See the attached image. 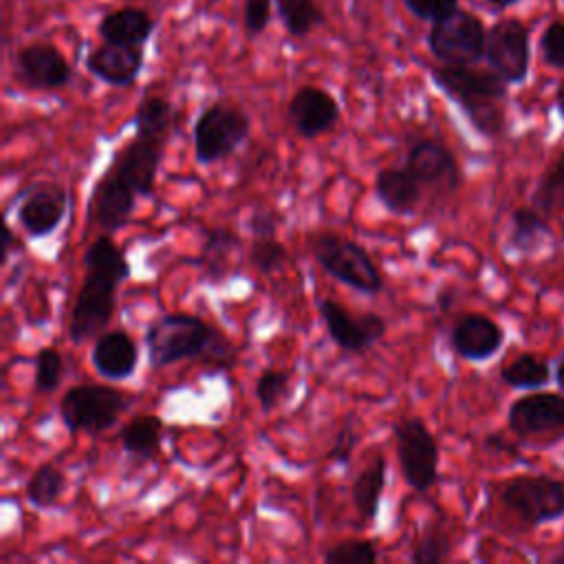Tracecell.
<instances>
[{"instance_id":"6da1fadb","label":"cell","mask_w":564,"mask_h":564,"mask_svg":"<svg viewBox=\"0 0 564 564\" xmlns=\"http://www.w3.org/2000/svg\"><path fill=\"white\" fill-rule=\"evenodd\" d=\"M86 275L75 295L68 322L73 344L99 337L112 319L117 291L130 278L132 269L126 253L112 240V234H99L84 251Z\"/></svg>"},{"instance_id":"7a4b0ae2","label":"cell","mask_w":564,"mask_h":564,"mask_svg":"<svg viewBox=\"0 0 564 564\" xmlns=\"http://www.w3.org/2000/svg\"><path fill=\"white\" fill-rule=\"evenodd\" d=\"M434 84L465 112L469 123L485 137L496 139L505 130L507 82L496 70L443 64L432 68Z\"/></svg>"},{"instance_id":"3957f363","label":"cell","mask_w":564,"mask_h":564,"mask_svg":"<svg viewBox=\"0 0 564 564\" xmlns=\"http://www.w3.org/2000/svg\"><path fill=\"white\" fill-rule=\"evenodd\" d=\"M148 364L154 370L167 368L183 359L227 355L220 335L212 324L192 313H165L148 324L143 335Z\"/></svg>"},{"instance_id":"277c9868","label":"cell","mask_w":564,"mask_h":564,"mask_svg":"<svg viewBox=\"0 0 564 564\" xmlns=\"http://www.w3.org/2000/svg\"><path fill=\"white\" fill-rule=\"evenodd\" d=\"M311 253L330 278L352 291L364 295H377L383 291V275L359 242L339 234H319L311 242Z\"/></svg>"},{"instance_id":"5b68a950","label":"cell","mask_w":564,"mask_h":564,"mask_svg":"<svg viewBox=\"0 0 564 564\" xmlns=\"http://www.w3.org/2000/svg\"><path fill=\"white\" fill-rule=\"evenodd\" d=\"M128 394L104 383H79L59 399V419L70 434H99L110 430L128 410Z\"/></svg>"},{"instance_id":"8992f818","label":"cell","mask_w":564,"mask_h":564,"mask_svg":"<svg viewBox=\"0 0 564 564\" xmlns=\"http://www.w3.org/2000/svg\"><path fill=\"white\" fill-rule=\"evenodd\" d=\"M249 130L251 121L245 110L227 101L209 104L194 121V159L200 165L227 159L249 137Z\"/></svg>"},{"instance_id":"52a82bcc","label":"cell","mask_w":564,"mask_h":564,"mask_svg":"<svg viewBox=\"0 0 564 564\" xmlns=\"http://www.w3.org/2000/svg\"><path fill=\"white\" fill-rule=\"evenodd\" d=\"M403 480L414 491H427L438 480V443L421 416H403L392 427Z\"/></svg>"},{"instance_id":"ba28073f","label":"cell","mask_w":564,"mask_h":564,"mask_svg":"<svg viewBox=\"0 0 564 564\" xmlns=\"http://www.w3.org/2000/svg\"><path fill=\"white\" fill-rule=\"evenodd\" d=\"M500 500L524 524L538 527L564 516V482L546 474H522L502 485Z\"/></svg>"},{"instance_id":"9c48e42d","label":"cell","mask_w":564,"mask_h":564,"mask_svg":"<svg viewBox=\"0 0 564 564\" xmlns=\"http://www.w3.org/2000/svg\"><path fill=\"white\" fill-rule=\"evenodd\" d=\"M487 31L482 22L463 9L434 20L427 33V46L432 55L443 64L469 66L485 55Z\"/></svg>"},{"instance_id":"30bf717a","label":"cell","mask_w":564,"mask_h":564,"mask_svg":"<svg viewBox=\"0 0 564 564\" xmlns=\"http://www.w3.org/2000/svg\"><path fill=\"white\" fill-rule=\"evenodd\" d=\"M68 214V192L53 181H35L15 196V220L31 238L51 236Z\"/></svg>"},{"instance_id":"8fae6325","label":"cell","mask_w":564,"mask_h":564,"mask_svg":"<svg viewBox=\"0 0 564 564\" xmlns=\"http://www.w3.org/2000/svg\"><path fill=\"white\" fill-rule=\"evenodd\" d=\"M317 313L335 346L361 355L386 335V319L379 313L355 315L330 297L317 300Z\"/></svg>"},{"instance_id":"7c38bea8","label":"cell","mask_w":564,"mask_h":564,"mask_svg":"<svg viewBox=\"0 0 564 564\" xmlns=\"http://www.w3.org/2000/svg\"><path fill=\"white\" fill-rule=\"evenodd\" d=\"M485 59L507 84H522L529 73V31L520 20L507 18L487 31Z\"/></svg>"},{"instance_id":"4fadbf2b","label":"cell","mask_w":564,"mask_h":564,"mask_svg":"<svg viewBox=\"0 0 564 564\" xmlns=\"http://www.w3.org/2000/svg\"><path fill=\"white\" fill-rule=\"evenodd\" d=\"M165 139L137 134L115 154L110 170L137 192V196H150L154 192L156 172L161 167Z\"/></svg>"},{"instance_id":"5bb4252c","label":"cell","mask_w":564,"mask_h":564,"mask_svg":"<svg viewBox=\"0 0 564 564\" xmlns=\"http://www.w3.org/2000/svg\"><path fill=\"white\" fill-rule=\"evenodd\" d=\"M507 423L520 438L564 432V394L542 390L529 392L509 405Z\"/></svg>"},{"instance_id":"9a60e30c","label":"cell","mask_w":564,"mask_h":564,"mask_svg":"<svg viewBox=\"0 0 564 564\" xmlns=\"http://www.w3.org/2000/svg\"><path fill=\"white\" fill-rule=\"evenodd\" d=\"M137 205V192L128 187L110 167L93 185L88 200V223L104 234L123 229Z\"/></svg>"},{"instance_id":"2e32d148","label":"cell","mask_w":564,"mask_h":564,"mask_svg":"<svg viewBox=\"0 0 564 564\" xmlns=\"http://www.w3.org/2000/svg\"><path fill=\"white\" fill-rule=\"evenodd\" d=\"M502 326L485 313H465L449 330L452 350L467 361H487L502 348Z\"/></svg>"},{"instance_id":"e0dca14e","label":"cell","mask_w":564,"mask_h":564,"mask_svg":"<svg viewBox=\"0 0 564 564\" xmlns=\"http://www.w3.org/2000/svg\"><path fill=\"white\" fill-rule=\"evenodd\" d=\"M286 117L302 139H315L339 121V104L324 88L302 86L291 97Z\"/></svg>"},{"instance_id":"ac0fdd59","label":"cell","mask_w":564,"mask_h":564,"mask_svg":"<svg viewBox=\"0 0 564 564\" xmlns=\"http://www.w3.org/2000/svg\"><path fill=\"white\" fill-rule=\"evenodd\" d=\"M405 165L410 172L430 187H445L454 192L460 181V170L454 152L438 139H419L408 148Z\"/></svg>"},{"instance_id":"d6986e66","label":"cell","mask_w":564,"mask_h":564,"mask_svg":"<svg viewBox=\"0 0 564 564\" xmlns=\"http://www.w3.org/2000/svg\"><path fill=\"white\" fill-rule=\"evenodd\" d=\"M15 70L20 79L37 90L62 88L70 82V66L57 46L46 42H35L18 51Z\"/></svg>"},{"instance_id":"ffe728a7","label":"cell","mask_w":564,"mask_h":564,"mask_svg":"<svg viewBox=\"0 0 564 564\" xmlns=\"http://www.w3.org/2000/svg\"><path fill=\"white\" fill-rule=\"evenodd\" d=\"M90 364L104 379L110 381H123L134 375L139 366V348L137 341L130 337V333L117 328V330H104L93 346Z\"/></svg>"},{"instance_id":"44dd1931","label":"cell","mask_w":564,"mask_h":564,"mask_svg":"<svg viewBox=\"0 0 564 564\" xmlns=\"http://www.w3.org/2000/svg\"><path fill=\"white\" fill-rule=\"evenodd\" d=\"M86 68L110 86H130L143 68V51L141 46L106 42L88 53Z\"/></svg>"},{"instance_id":"7402d4cb","label":"cell","mask_w":564,"mask_h":564,"mask_svg":"<svg viewBox=\"0 0 564 564\" xmlns=\"http://www.w3.org/2000/svg\"><path fill=\"white\" fill-rule=\"evenodd\" d=\"M377 200L394 216H410L423 198V183L403 165L381 167L375 176Z\"/></svg>"},{"instance_id":"603a6c76","label":"cell","mask_w":564,"mask_h":564,"mask_svg":"<svg viewBox=\"0 0 564 564\" xmlns=\"http://www.w3.org/2000/svg\"><path fill=\"white\" fill-rule=\"evenodd\" d=\"M242 240L236 231L225 227L205 229V242L196 264L205 271L212 282H223L238 273Z\"/></svg>"},{"instance_id":"cb8c5ba5","label":"cell","mask_w":564,"mask_h":564,"mask_svg":"<svg viewBox=\"0 0 564 564\" xmlns=\"http://www.w3.org/2000/svg\"><path fill=\"white\" fill-rule=\"evenodd\" d=\"M104 42L126 44V46H143L154 31V20L137 7H126L110 11L101 18L97 26Z\"/></svg>"},{"instance_id":"d4e9b609","label":"cell","mask_w":564,"mask_h":564,"mask_svg":"<svg viewBox=\"0 0 564 564\" xmlns=\"http://www.w3.org/2000/svg\"><path fill=\"white\" fill-rule=\"evenodd\" d=\"M386 487V458L377 456L355 476L350 487L352 505L361 520H375L381 505V494Z\"/></svg>"},{"instance_id":"484cf974","label":"cell","mask_w":564,"mask_h":564,"mask_svg":"<svg viewBox=\"0 0 564 564\" xmlns=\"http://www.w3.org/2000/svg\"><path fill=\"white\" fill-rule=\"evenodd\" d=\"M163 421L154 414H139L130 419L119 432L121 449L134 458H152L161 449Z\"/></svg>"},{"instance_id":"4316f807","label":"cell","mask_w":564,"mask_h":564,"mask_svg":"<svg viewBox=\"0 0 564 564\" xmlns=\"http://www.w3.org/2000/svg\"><path fill=\"white\" fill-rule=\"evenodd\" d=\"M551 236V225L542 212L531 207H518L511 214L509 245L520 253H531Z\"/></svg>"},{"instance_id":"83f0119b","label":"cell","mask_w":564,"mask_h":564,"mask_svg":"<svg viewBox=\"0 0 564 564\" xmlns=\"http://www.w3.org/2000/svg\"><path fill=\"white\" fill-rule=\"evenodd\" d=\"M500 381L518 390H540L551 381V366L533 352H522L500 368Z\"/></svg>"},{"instance_id":"f1b7e54d","label":"cell","mask_w":564,"mask_h":564,"mask_svg":"<svg viewBox=\"0 0 564 564\" xmlns=\"http://www.w3.org/2000/svg\"><path fill=\"white\" fill-rule=\"evenodd\" d=\"M66 474L57 465L42 463L26 480V500L35 509H51L66 491Z\"/></svg>"},{"instance_id":"f546056e","label":"cell","mask_w":564,"mask_h":564,"mask_svg":"<svg viewBox=\"0 0 564 564\" xmlns=\"http://www.w3.org/2000/svg\"><path fill=\"white\" fill-rule=\"evenodd\" d=\"M134 132L154 139H170L174 130V108L163 97H145L134 110Z\"/></svg>"},{"instance_id":"4dcf8cb0","label":"cell","mask_w":564,"mask_h":564,"mask_svg":"<svg viewBox=\"0 0 564 564\" xmlns=\"http://www.w3.org/2000/svg\"><path fill=\"white\" fill-rule=\"evenodd\" d=\"M278 15L284 29L295 37L308 35L324 22L317 0H278Z\"/></svg>"},{"instance_id":"1f68e13d","label":"cell","mask_w":564,"mask_h":564,"mask_svg":"<svg viewBox=\"0 0 564 564\" xmlns=\"http://www.w3.org/2000/svg\"><path fill=\"white\" fill-rule=\"evenodd\" d=\"M531 203L544 216H551L557 209L564 212V154H560L542 174Z\"/></svg>"},{"instance_id":"d6a6232c","label":"cell","mask_w":564,"mask_h":564,"mask_svg":"<svg viewBox=\"0 0 564 564\" xmlns=\"http://www.w3.org/2000/svg\"><path fill=\"white\" fill-rule=\"evenodd\" d=\"M66 372V361L55 346H42L35 355L33 386L37 392H53L59 388Z\"/></svg>"},{"instance_id":"836d02e7","label":"cell","mask_w":564,"mask_h":564,"mask_svg":"<svg viewBox=\"0 0 564 564\" xmlns=\"http://www.w3.org/2000/svg\"><path fill=\"white\" fill-rule=\"evenodd\" d=\"M322 560L326 564H375L379 560V551L372 540L348 538L333 544Z\"/></svg>"},{"instance_id":"e575fe53","label":"cell","mask_w":564,"mask_h":564,"mask_svg":"<svg viewBox=\"0 0 564 564\" xmlns=\"http://www.w3.org/2000/svg\"><path fill=\"white\" fill-rule=\"evenodd\" d=\"M291 388V372L282 368H264L253 386L256 399L264 412L273 410Z\"/></svg>"},{"instance_id":"d590c367","label":"cell","mask_w":564,"mask_h":564,"mask_svg":"<svg viewBox=\"0 0 564 564\" xmlns=\"http://www.w3.org/2000/svg\"><path fill=\"white\" fill-rule=\"evenodd\" d=\"M247 260L253 269L269 275V273H275L278 269H282V264L286 260V249L275 236L253 238L251 245H249Z\"/></svg>"},{"instance_id":"8d00e7d4","label":"cell","mask_w":564,"mask_h":564,"mask_svg":"<svg viewBox=\"0 0 564 564\" xmlns=\"http://www.w3.org/2000/svg\"><path fill=\"white\" fill-rule=\"evenodd\" d=\"M449 553H452V542H449L447 533L438 527H432L416 542L414 551L410 553V562L412 564H441V562L449 560Z\"/></svg>"},{"instance_id":"74e56055","label":"cell","mask_w":564,"mask_h":564,"mask_svg":"<svg viewBox=\"0 0 564 564\" xmlns=\"http://www.w3.org/2000/svg\"><path fill=\"white\" fill-rule=\"evenodd\" d=\"M357 441H359V430H357V423H355V414H348L344 419V423L339 425L335 438H333V445L328 449V458L335 465L346 467L350 463V456H352L355 447H357Z\"/></svg>"},{"instance_id":"f35d334b","label":"cell","mask_w":564,"mask_h":564,"mask_svg":"<svg viewBox=\"0 0 564 564\" xmlns=\"http://www.w3.org/2000/svg\"><path fill=\"white\" fill-rule=\"evenodd\" d=\"M540 48L549 66L564 68V22H551L542 37H540Z\"/></svg>"},{"instance_id":"ab89813d","label":"cell","mask_w":564,"mask_h":564,"mask_svg":"<svg viewBox=\"0 0 564 564\" xmlns=\"http://www.w3.org/2000/svg\"><path fill=\"white\" fill-rule=\"evenodd\" d=\"M271 22V0H245L242 24L249 37L260 35Z\"/></svg>"},{"instance_id":"60d3db41","label":"cell","mask_w":564,"mask_h":564,"mask_svg":"<svg viewBox=\"0 0 564 564\" xmlns=\"http://www.w3.org/2000/svg\"><path fill=\"white\" fill-rule=\"evenodd\" d=\"M405 7L421 20H441L458 9V0H403Z\"/></svg>"},{"instance_id":"b9f144b4","label":"cell","mask_w":564,"mask_h":564,"mask_svg":"<svg viewBox=\"0 0 564 564\" xmlns=\"http://www.w3.org/2000/svg\"><path fill=\"white\" fill-rule=\"evenodd\" d=\"M280 220H282L280 214H275L273 209H256L247 218V229L253 238L275 236L278 227H280Z\"/></svg>"},{"instance_id":"7bdbcfd3","label":"cell","mask_w":564,"mask_h":564,"mask_svg":"<svg viewBox=\"0 0 564 564\" xmlns=\"http://www.w3.org/2000/svg\"><path fill=\"white\" fill-rule=\"evenodd\" d=\"M482 445H485V449L491 452V454H516V447L509 445V441H507L502 434H498V432L487 434L485 441H482Z\"/></svg>"},{"instance_id":"ee69618b","label":"cell","mask_w":564,"mask_h":564,"mask_svg":"<svg viewBox=\"0 0 564 564\" xmlns=\"http://www.w3.org/2000/svg\"><path fill=\"white\" fill-rule=\"evenodd\" d=\"M2 256H0V262L2 264H7L9 262V256H11V251H15V249H20L22 247V242L15 238V234H13V229L7 225L4 227V238H2Z\"/></svg>"},{"instance_id":"f6af8a7d","label":"cell","mask_w":564,"mask_h":564,"mask_svg":"<svg viewBox=\"0 0 564 564\" xmlns=\"http://www.w3.org/2000/svg\"><path fill=\"white\" fill-rule=\"evenodd\" d=\"M452 300H454V289H443V291L438 293L436 304H438L441 311H447V308L452 306Z\"/></svg>"},{"instance_id":"bcb514c9","label":"cell","mask_w":564,"mask_h":564,"mask_svg":"<svg viewBox=\"0 0 564 564\" xmlns=\"http://www.w3.org/2000/svg\"><path fill=\"white\" fill-rule=\"evenodd\" d=\"M555 383H557V388L564 392V355L557 359V364H555Z\"/></svg>"},{"instance_id":"7dc6e473","label":"cell","mask_w":564,"mask_h":564,"mask_svg":"<svg viewBox=\"0 0 564 564\" xmlns=\"http://www.w3.org/2000/svg\"><path fill=\"white\" fill-rule=\"evenodd\" d=\"M555 106H557V112H560V115H562V119H564V82H562V84H560V88H557Z\"/></svg>"},{"instance_id":"c3c4849f","label":"cell","mask_w":564,"mask_h":564,"mask_svg":"<svg viewBox=\"0 0 564 564\" xmlns=\"http://www.w3.org/2000/svg\"><path fill=\"white\" fill-rule=\"evenodd\" d=\"M485 2H489V4H494V7H509V4H513V2H518V0H485Z\"/></svg>"}]
</instances>
